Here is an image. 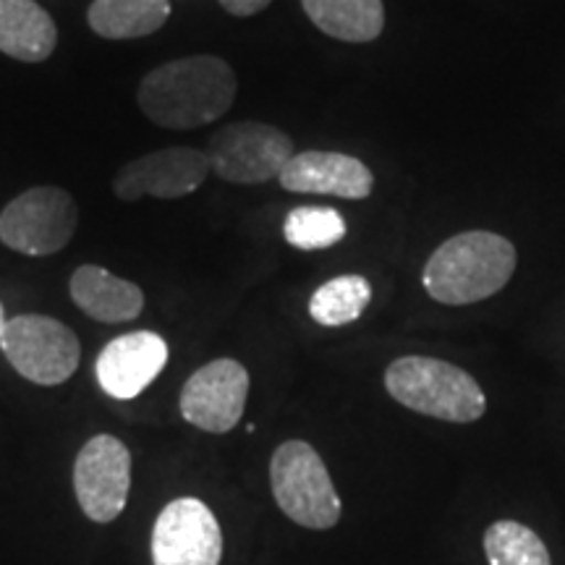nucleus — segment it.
Instances as JSON below:
<instances>
[{
    "instance_id": "2eb2a0df",
    "label": "nucleus",
    "mask_w": 565,
    "mask_h": 565,
    "mask_svg": "<svg viewBox=\"0 0 565 565\" xmlns=\"http://www.w3.org/2000/svg\"><path fill=\"white\" fill-rule=\"evenodd\" d=\"M58 45L51 13L34 0H0V53L21 63L47 61Z\"/></svg>"
},
{
    "instance_id": "4468645a",
    "label": "nucleus",
    "mask_w": 565,
    "mask_h": 565,
    "mask_svg": "<svg viewBox=\"0 0 565 565\" xmlns=\"http://www.w3.org/2000/svg\"><path fill=\"white\" fill-rule=\"evenodd\" d=\"M68 291L84 315L105 324L131 322L145 309V294L137 282L116 278L100 265H82L71 275Z\"/></svg>"
},
{
    "instance_id": "39448f33",
    "label": "nucleus",
    "mask_w": 565,
    "mask_h": 565,
    "mask_svg": "<svg viewBox=\"0 0 565 565\" xmlns=\"http://www.w3.org/2000/svg\"><path fill=\"white\" fill-rule=\"evenodd\" d=\"M79 207L61 186H34L0 212V242L26 257H47L74 238Z\"/></svg>"
},
{
    "instance_id": "423d86ee",
    "label": "nucleus",
    "mask_w": 565,
    "mask_h": 565,
    "mask_svg": "<svg viewBox=\"0 0 565 565\" xmlns=\"http://www.w3.org/2000/svg\"><path fill=\"white\" fill-rule=\"evenodd\" d=\"M0 349L21 377L47 387L66 383L82 359L74 330L47 315H19L6 322Z\"/></svg>"
},
{
    "instance_id": "f257e3e1",
    "label": "nucleus",
    "mask_w": 565,
    "mask_h": 565,
    "mask_svg": "<svg viewBox=\"0 0 565 565\" xmlns=\"http://www.w3.org/2000/svg\"><path fill=\"white\" fill-rule=\"evenodd\" d=\"M236 89V74L223 58L189 55L152 68L139 84L137 103L154 126L189 131L223 118Z\"/></svg>"
},
{
    "instance_id": "6ab92c4d",
    "label": "nucleus",
    "mask_w": 565,
    "mask_h": 565,
    "mask_svg": "<svg viewBox=\"0 0 565 565\" xmlns=\"http://www.w3.org/2000/svg\"><path fill=\"white\" fill-rule=\"evenodd\" d=\"M482 545L490 565H553L540 534L521 521H494L484 532Z\"/></svg>"
},
{
    "instance_id": "6e6552de",
    "label": "nucleus",
    "mask_w": 565,
    "mask_h": 565,
    "mask_svg": "<svg viewBox=\"0 0 565 565\" xmlns=\"http://www.w3.org/2000/svg\"><path fill=\"white\" fill-rule=\"evenodd\" d=\"M131 487V454L113 435H97L74 463V492L87 519L110 524L124 513Z\"/></svg>"
},
{
    "instance_id": "7ed1b4c3",
    "label": "nucleus",
    "mask_w": 565,
    "mask_h": 565,
    "mask_svg": "<svg viewBox=\"0 0 565 565\" xmlns=\"http://www.w3.org/2000/svg\"><path fill=\"white\" fill-rule=\"evenodd\" d=\"M385 391L401 406L440 422L471 424L482 419L487 398L461 366L433 356H401L385 370Z\"/></svg>"
},
{
    "instance_id": "aec40b11",
    "label": "nucleus",
    "mask_w": 565,
    "mask_h": 565,
    "mask_svg": "<svg viewBox=\"0 0 565 565\" xmlns=\"http://www.w3.org/2000/svg\"><path fill=\"white\" fill-rule=\"evenodd\" d=\"M345 221L333 207H296L282 223V236L296 249H328L345 238Z\"/></svg>"
},
{
    "instance_id": "dca6fc26",
    "label": "nucleus",
    "mask_w": 565,
    "mask_h": 565,
    "mask_svg": "<svg viewBox=\"0 0 565 565\" xmlns=\"http://www.w3.org/2000/svg\"><path fill=\"white\" fill-rule=\"evenodd\" d=\"M317 30L341 42H372L385 30L383 0H301Z\"/></svg>"
},
{
    "instance_id": "1a4fd4ad",
    "label": "nucleus",
    "mask_w": 565,
    "mask_h": 565,
    "mask_svg": "<svg viewBox=\"0 0 565 565\" xmlns=\"http://www.w3.org/2000/svg\"><path fill=\"white\" fill-rule=\"evenodd\" d=\"M249 398V372L236 359H215L186 380L181 416L202 433L225 435L242 422Z\"/></svg>"
},
{
    "instance_id": "ddd939ff",
    "label": "nucleus",
    "mask_w": 565,
    "mask_h": 565,
    "mask_svg": "<svg viewBox=\"0 0 565 565\" xmlns=\"http://www.w3.org/2000/svg\"><path fill=\"white\" fill-rule=\"evenodd\" d=\"M280 186L294 194H324L338 200H366L374 189V175L362 160L343 152H301L288 160L280 173Z\"/></svg>"
},
{
    "instance_id": "f03ea898",
    "label": "nucleus",
    "mask_w": 565,
    "mask_h": 565,
    "mask_svg": "<svg viewBox=\"0 0 565 565\" xmlns=\"http://www.w3.org/2000/svg\"><path fill=\"white\" fill-rule=\"evenodd\" d=\"M515 273V246L490 231L443 242L422 273L424 291L445 307H469L500 294Z\"/></svg>"
},
{
    "instance_id": "9d476101",
    "label": "nucleus",
    "mask_w": 565,
    "mask_h": 565,
    "mask_svg": "<svg viewBox=\"0 0 565 565\" xmlns=\"http://www.w3.org/2000/svg\"><path fill=\"white\" fill-rule=\"evenodd\" d=\"M223 532L202 500L179 498L162 508L152 529V565H221Z\"/></svg>"
},
{
    "instance_id": "0eeeda50",
    "label": "nucleus",
    "mask_w": 565,
    "mask_h": 565,
    "mask_svg": "<svg viewBox=\"0 0 565 565\" xmlns=\"http://www.w3.org/2000/svg\"><path fill=\"white\" fill-rule=\"evenodd\" d=\"M294 158V139L270 124L238 121L210 137V168L228 183H265L280 179Z\"/></svg>"
},
{
    "instance_id": "f8f14e48",
    "label": "nucleus",
    "mask_w": 565,
    "mask_h": 565,
    "mask_svg": "<svg viewBox=\"0 0 565 565\" xmlns=\"http://www.w3.org/2000/svg\"><path fill=\"white\" fill-rule=\"evenodd\" d=\"M168 356L171 351L166 338L150 330L113 338L97 356V383L110 398L131 401L158 380V374L166 370Z\"/></svg>"
},
{
    "instance_id": "f3484780",
    "label": "nucleus",
    "mask_w": 565,
    "mask_h": 565,
    "mask_svg": "<svg viewBox=\"0 0 565 565\" xmlns=\"http://www.w3.org/2000/svg\"><path fill=\"white\" fill-rule=\"evenodd\" d=\"M171 17V0H95L87 11L92 32L105 40L154 34Z\"/></svg>"
},
{
    "instance_id": "9b49d317",
    "label": "nucleus",
    "mask_w": 565,
    "mask_h": 565,
    "mask_svg": "<svg viewBox=\"0 0 565 565\" xmlns=\"http://www.w3.org/2000/svg\"><path fill=\"white\" fill-rule=\"evenodd\" d=\"M210 171L207 152L194 147H168L126 162L113 181V192L121 202H137L141 196L179 200L196 192Z\"/></svg>"
},
{
    "instance_id": "a211bd4d",
    "label": "nucleus",
    "mask_w": 565,
    "mask_h": 565,
    "mask_svg": "<svg viewBox=\"0 0 565 565\" xmlns=\"http://www.w3.org/2000/svg\"><path fill=\"white\" fill-rule=\"evenodd\" d=\"M372 301V286L362 275H338L322 282L309 299V315L322 328H343L356 322Z\"/></svg>"
},
{
    "instance_id": "20e7f679",
    "label": "nucleus",
    "mask_w": 565,
    "mask_h": 565,
    "mask_svg": "<svg viewBox=\"0 0 565 565\" xmlns=\"http://www.w3.org/2000/svg\"><path fill=\"white\" fill-rule=\"evenodd\" d=\"M275 503L294 524L324 532L341 521L343 505L320 454L303 440H286L270 458Z\"/></svg>"
},
{
    "instance_id": "4be33fe9",
    "label": "nucleus",
    "mask_w": 565,
    "mask_h": 565,
    "mask_svg": "<svg viewBox=\"0 0 565 565\" xmlns=\"http://www.w3.org/2000/svg\"><path fill=\"white\" fill-rule=\"evenodd\" d=\"M6 315H3V303H0V338H3V330H6Z\"/></svg>"
},
{
    "instance_id": "412c9836",
    "label": "nucleus",
    "mask_w": 565,
    "mask_h": 565,
    "mask_svg": "<svg viewBox=\"0 0 565 565\" xmlns=\"http://www.w3.org/2000/svg\"><path fill=\"white\" fill-rule=\"evenodd\" d=\"M273 0H221V6L231 17H254V13L265 11Z\"/></svg>"
}]
</instances>
